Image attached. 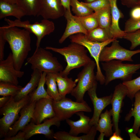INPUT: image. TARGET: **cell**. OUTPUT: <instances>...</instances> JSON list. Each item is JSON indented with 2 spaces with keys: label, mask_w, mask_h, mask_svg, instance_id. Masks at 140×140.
I'll return each instance as SVG.
<instances>
[{
  "label": "cell",
  "mask_w": 140,
  "mask_h": 140,
  "mask_svg": "<svg viewBox=\"0 0 140 140\" xmlns=\"http://www.w3.org/2000/svg\"><path fill=\"white\" fill-rule=\"evenodd\" d=\"M139 5H140V0H137Z\"/></svg>",
  "instance_id": "cell-51"
},
{
  "label": "cell",
  "mask_w": 140,
  "mask_h": 140,
  "mask_svg": "<svg viewBox=\"0 0 140 140\" xmlns=\"http://www.w3.org/2000/svg\"><path fill=\"white\" fill-rule=\"evenodd\" d=\"M126 131L129 134L131 140H140V138L137 136L136 134L133 132V130L131 128L126 129Z\"/></svg>",
  "instance_id": "cell-43"
},
{
  "label": "cell",
  "mask_w": 140,
  "mask_h": 140,
  "mask_svg": "<svg viewBox=\"0 0 140 140\" xmlns=\"http://www.w3.org/2000/svg\"><path fill=\"white\" fill-rule=\"evenodd\" d=\"M26 14L24 11L16 4H11L4 0H0V19L12 16L17 19L21 18Z\"/></svg>",
  "instance_id": "cell-21"
},
{
  "label": "cell",
  "mask_w": 140,
  "mask_h": 140,
  "mask_svg": "<svg viewBox=\"0 0 140 140\" xmlns=\"http://www.w3.org/2000/svg\"><path fill=\"white\" fill-rule=\"evenodd\" d=\"M130 15L131 19L137 20L140 19V5H137L132 8Z\"/></svg>",
  "instance_id": "cell-39"
},
{
  "label": "cell",
  "mask_w": 140,
  "mask_h": 140,
  "mask_svg": "<svg viewBox=\"0 0 140 140\" xmlns=\"http://www.w3.org/2000/svg\"><path fill=\"white\" fill-rule=\"evenodd\" d=\"M122 4L129 8H132L139 5L137 0H121Z\"/></svg>",
  "instance_id": "cell-42"
},
{
  "label": "cell",
  "mask_w": 140,
  "mask_h": 140,
  "mask_svg": "<svg viewBox=\"0 0 140 140\" xmlns=\"http://www.w3.org/2000/svg\"><path fill=\"white\" fill-rule=\"evenodd\" d=\"M96 66L95 61L92 60L83 67L77 75V84L71 94L76 99V101L83 102L85 93L97 83L94 69Z\"/></svg>",
  "instance_id": "cell-8"
},
{
  "label": "cell",
  "mask_w": 140,
  "mask_h": 140,
  "mask_svg": "<svg viewBox=\"0 0 140 140\" xmlns=\"http://www.w3.org/2000/svg\"><path fill=\"white\" fill-rule=\"evenodd\" d=\"M137 133L138 136H140V129L139 130Z\"/></svg>",
  "instance_id": "cell-50"
},
{
  "label": "cell",
  "mask_w": 140,
  "mask_h": 140,
  "mask_svg": "<svg viewBox=\"0 0 140 140\" xmlns=\"http://www.w3.org/2000/svg\"><path fill=\"white\" fill-rule=\"evenodd\" d=\"M16 4L25 12L26 16H37L40 0H17Z\"/></svg>",
  "instance_id": "cell-31"
},
{
  "label": "cell",
  "mask_w": 140,
  "mask_h": 140,
  "mask_svg": "<svg viewBox=\"0 0 140 140\" xmlns=\"http://www.w3.org/2000/svg\"><path fill=\"white\" fill-rule=\"evenodd\" d=\"M134 97V108L127 115L125 119V121H128L132 116L134 117V122L132 128L133 132L136 134L140 127V90L135 94Z\"/></svg>",
  "instance_id": "cell-26"
},
{
  "label": "cell",
  "mask_w": 140,
  "mask_h": 140,
  "mask_svg": "<svg viewBox=\"0 0 140 140\" xmlns=\"http://www.w3.org/2000/svg\"><path fill=\"white\" fill-rule=\"evenodd\" d=\"M87 3H90L96 0H85Z\"/></svg>",
  "instance_id": "cell-49"
},
{
  "label": "cell",
  "mask_w": 140,
  "mask_h": 140,
  "mask_svg": "<svg viewBox=\"0 0 140 140\" xmlns=\"http://www.w3.org/2000/svg\"><path fill=\"white\" fill-rule=\"evenodd\" d=\"M11 96H3L0 98V108L3 107L8 102Z\"/></svg>",
  "instance_id": "cell-44"
},
{
  "label": "cell",
  "mask_w": 140,
  "mask_h": 140,
  "mask_svg": "<svg viewBox=\"0 0 140 140\" xmlns=\"http://www.w3.org/2000/svg\"><path fill=\"white\" fill-rule=\"evenodd\" d=\"M47 73L45 72L42 73L37 87L33 92L28 95L30 97V102L37 101L43 98H51L44 88Z\"/></svg>",
  "instance_id": "cell-30"
},
{
  "label": "cell",
  "mask_w": 140,
  "mask_h": 140,
  "mask_svg": "<svg viewBox=\"0 0 140 140\" xmlns=\"http://www.w3.org/2000/svg\"><path fill=\"white\" fill-rule=\"evenodd\" d=\"M23 87L10 83L0 82V95L2 96L14 97L20 91Z\"/></svg>",
  "instance_id": "cell-33"
},
{
  "label": "cell",
  "mask_w": 140,
  "mask_h": 140,
  "mask_svg": "<svg viewBox=\"0 0 140 140\" xmlns=\"http://www.w3.org/2000/svg\"><path fill=\"white\" fill-rule=\"evenodd\" d=\"M60 122L56 116L46 120L43 123L39 124H36L32 121L22 130L25 133V140L28 139L32 136L38 134L43 135L49 139H54V133L52 130L50 129V127L53 125L58 127H59Z\"/></svg>",
  "instance_id": "cell-11"
},
{
  "label": "cell",
  "mask_w": 140,
  "mask_h": 140,
  "mask_svg": "<svg viewBox=\"0 0 140 140\" xmlns=\"http://www.w3.org/2000/svg\"><path fill=\"white\" fill-rule=\"evenodd\" d=\"M104 136H105L104 134L103 133H100V134L97 138V139L98 140H102L104 139Z\"/></svg>",
  "instance_id": "cell-47"
},
{
  "label": "cell",
  "mask_w": 140,
  "mask_h": 140,
  "mask_svg": "<svg viewBox=\"0 0 140 140\" xmlns=\"http://www.w3.org/2000/svg\"><path fill=\"white\" fill-rule=\"evenodd\" d=\"M110 140H123V139L120 136V134L115 132L109 139Z\"/></svg>",
  "instance_id": "cell-46"
},
{
  "label": "cell",
  "mask_w": 140,
  "mask_h": 140,
  "mask_svg": "<svg viewBox=\"0 0 140 140\" xmlns=\"http://www.w3.org/2000/svg\"><path fill=\"white\" fill-rule=\"evenodd\" d=\"M75 114L79 117L78 120L74 121L69 118L66 120L70 128L69 134L72 136H77L80 134L88 133L92 127L89 124V117L85 115L83 111H79Z\"/></svg>",
  "instance_id": "cell-19"
},
{
  "label": "cell",
  "mask_w": 140,
  "mask_h": 140,
  "mask_svg": "<svg viewBox=\"0 0 140 140\" xmlns=\"http://www.w3.org/2000/svg\"><path fill=\"white\" fill-rule=\"evenodd\" d=\"M82 2L92 9L94 12L110 6L109 0H96L90 3Z\"/></svg>",
  "instance_id": "cell-37"
},
{
  "label": "cell",
  "mask_w": 140,
  "mask_h": 140,
  "mask_svg": "<svg viewBox=\"0 0 140 140\" xmlns=\"http://www.w3.org/2000/svg\"><path fill=\"white\" fill-rule=\"evenodd\" d=\"M28 64H31L33 70L36 69L42 72L56 73L63 70L62 66L57 57L47 50L40 47L27 58L25 65Z\"/></svg>",
  "instance_id": "cell-5"
},
{
  "label": "cell",
  "mask_w": 140,
  "mask_h": 140,
  "mask_svg": "<svg viewBox=\"0 0 140 140\" xmlns=\"http://www.w3.org/2000/svg\"><path fill=\"white\" fill-rule=\"evenodd\" d=\"M29 102L28 95L16 101L11 96L7 103L0 108V114L3 116L0 119V138L6 136L10 127L18 119L22 109Z\"/></svg>",
  "instance_id": "cell-4"
},
{
  "label": "cell",
  "mask_w": 140,
  "mask_h": 140,
  "mask_svg": "<svg viewBox=\"0 0 140 140\" xmlns=\"http://www.w3.org/2000/svg\"><path fill=\"white\" fill-rule=\"evenodd\" d=\"M97 131L96 126L93 125L88 133L81 136H73L65 131H60L54 133L53 138L56 140H94Z\"/></svg>",
  "instance_id": "cell-25"
},
{
  "label": "cell",
  "mask_w": 140,
  "mask_h": 140,
  "mask_svg": "<svg viewBox=\"0 0 140 140\" xmlns=\"http://www.w3.org/2000/svg\"><path fill=\"white\" fill-rule=\"evenodd\" d=\"M6 42V40L0 34V61L4 59V48Z\"/></svg>",
  "instance_id": "cell-41"
},
{
  "label": "cell",
  "mask_w": 140,
  "mask_h": 140,
  "mask_svg": "<svg viewBox=\"0 0 140 140\" xmlns=\"http://www.w3.org/2000/svg\"><path fill=\"white\" fill-rule=\"evenodd\" d=\"M36 102H29L22 109L19 113L20 117L10 127L5 137L16 135L19 131L22 130L29 124L32 118Z\"/></svg>",
  "instance_id": "cell-17"
},
{
  "label": "cell",
  "mask_w": 140,
  "mask_h": 140,
  "mask_svg": "<svg viewBox=\"0 0 140 140\" xmlns=\"http://www.w3.org/2000/svg\"><path fill=\"white\" fill-rule=\"evenodd\" d=\"M117 60H112L101 63L102 69L105 72V85L116 79L123 81L131 80L133 74L140 69V63L125 64Z\"/></svg>",
  "instance_id": "cell-3"
},
{
  "label": "cell",
  "mask_w": 140,
  "mask_h": 140,
  "mask_svg": "<svg viewBox=\"0 0 140 140\" xmlns=\"http://www.w3.org/2000/svg\"><path fill=\"white\" fill-rule=\"evenodd\" d=\"M123 38L130 41L131 43L130 49H134L140 45V30L126 33Z\"/></svg>",
  "instance_id": "cell-36"
},
{
  "label": "cell",
  "mask_w": 140,
  "mask_h": 140,
  "mask_svg": "<svg viewBox=\"0 0 140 140\" xmlns=\"http://www.w3.org/2000/svg\"><path fill=\"white\" fill-rule=\"evenodd\" d=\"M57 73H47L45 78V83L47 87L46 91L48 95L55 101H58L61 99L56 81Z\"/></svg>",
  "instance_id": "cell-29"
},
{
  "label": "cell",
  "mask_w": 140,
  "mask_h": 140,
  "mask_svg": "<svg viewBox=\"0 0 140 140\" xmlns=\"http://www.w3.org/2000/svg\"><path fill=\"white\" fill-rule=\"evenodd\" d=\"M71 42L67 46L62 48L46 46L45 48L60 54L65 57L67 65L59 72L63 76H68L72 70L83 67L92 60L88 55V50L85 47L79 44Z\"/></svg>",
  "instance_id": "cell-2"
},
{
  "label": "cell",
  "mask_w": 140,
  "mask_h": 140,
  "mask_svg": "<svg viewBox=\"0 0 140 140\" xmlns=\"http://www.w3.org/2000/svg\"><path fill=\"white\" fill-rule=\"evenodd\" d=\"M8 3L11 4H16L17 0H4Z\"/></svg>",
  "instance_id": "cell-48"
},
{
  "label": "cell",
  "mask_w": 140,
  "mask_h": 140,
  "mask_svg": "<svg viewBox=\"0 0 140 140\" xmlns=\"http://www.w3.org/2000/svg\"><path fill=\"white\" fill-rule=\"evenodd\" d=\"M97 19L99 26L110 32L111 17L110 6L91 14Z\"/></svg>",
  "instance_id": "cell-27"
},
{
  "label": "cell",
  "mask_w": 140,
  "mask_h": 140,
  "mask_svg": "<svg viewBox=\"0 0 140 140\" xmlns=\"http://www.w3.org/2000/svg\"><path fill=\"white\" fill-rule=\"evenodd\" d=\"M65 10H70V5L71 0H60Z\"/></svg>",
  "instance_id": "cell-45"
},
{
  "label": "cell",
  "mask_w": 140,
  "mask_h": 140,
  "mask_svg": "<svg viewBox=\"0 0 140 140\" xmlns=\"http://www.w3.org/2000/svg\"><path fill=\"white\" fill-rule=\"evenodd\" d=\"M24 74L23 71L17 70L15 68L11 52L9 53L5 60L0 61V82L18 85V78L22 77Z\"/></svg>",
  "instance_id": "cell-12"
},
{
  "label": "cell",
  "mask_w": 140,
  "mask_h": 140,
  "mask_svg": "<svg viewBox=\"0 0 140 140\" xmlns=\"http://www.w3.org/2000/svg\"><path fill=\"white\" fill-rule=\"evenodd\" d=\"M140 53V49L132 51L121 46L119 41L115 40L110 46H105L102 50L99 57L100 62H106L112 60L133 61L132 58L134 55Z\"/></svg>",
  "instance_id": "cell-10"
},
{
  "label": "cell",
  "mask_w": 140,
  "mask_h": 140,
  "mask_svg": "<svg viewBox=\"0 0 140 140\" xmlns=\"http://www.w3.org/2000/svg\"><path fill=\"white\" fill-rule=\"evenodd\" d=\"M117 0H109L111 11V22L110 32L113 38H122L126 33L120 28L119 20L123 18L124 15L118 8L117 4Z\"/></svg>",
  "instance_id": "cell-20"
},
{
  "label": "cell",
  "mask_w": 140,
  "mask_h": 140,
  "mask_svg": "<svg viewBox=\"0 0 140 140\" xmlns=\"http://www.w3.org/2000/svg\"><path fill=\"white\" fill-rule=\"evenodd\" d=\"M122 83L127 89V96L132 100L135 94L140 90V76L133 80L123 82Z\"/></svg>",
  "instance_id": "cell-34"
},
{
  "label": "cell",
  "mask_w": 140,
  "mask_h": 140,
  "mask_svg": "<svg viewBox=\"0 0 140 140\" xmlns=\"http://www.w3.org/2000/svg\"><path fill=\"white\" fill-rule=\"evenodd\" d=\"M43 72L35 69L33 70L29 82L14 97V100L17 101L28 95L33 92L37 87Z\"/></svg>",
  "instance_id": "cell-23"
},
{
  "label": "cell",
  "mask_w": 140,
  "mask_h": 140,
  "mask_svg": "<svg viewBox=\"0 0 140 140\" xmlns=\"http://www.w3.org/2000/svg\"><path fill=\"white\" fill-rule=\"evenodd\" d=\"M64 16L67 20V25L65 31L59 40L62 43L70 36L78 33L86 34L87 31L83 27L76 16L73 15L71 10H65Z\"/></svg>",
  "instance_id": "cell-18"
},
{
  "label": "cell",
  "mask_w": 140,
  "mask_h": 140,
  "mask_svg": "<svg viewBox=\"0 0 140 140\" xmlns=\"http://www.w3.org/2000/svg\"><path fill=\"white\" fill-rule=\"evenodd\" d=\"M53 100L50 98H43L36 101L31 120L36 124H40L46 119L55 116Z\"/></svg>",
  "instance_id": "cell-16"
},
{
  "label": "cell",
  "mask_w": 140,
  "mask_h": 140,
  "mask_svg": "<svg viewBox=\"0 0 140 140\" xmlns=\"http://www.w3.org/2000/svg\"><path fill=\"white\" fill-rule=\"evenodd\" d=\"M97 83L87 91L90 100L93 104L94 113L92 118L90 119L89 125L92 127L97 125L100 116L103 110L107 106L111 104L113 94L101 97H98L96 93Z\"/></svg>",
  "instance_id": "cell-13"
},
{
  "label": "cell",
  "mask_w": 140,
  "mask_h": 140,
  "mask_svg": "<svg viewBox=\"0 0 140 140\" xmlns=\"http://www.w3.org/2000/svg\"><path fill=\"white\" fill-rule=\"evenodd\" d=\"M77 17L87 31L92 30L99 26L97 19L92 15L84 17Z\"/></svg>",
  "instance_id": "cell-35"
},
{
  "label": "cell",
  "mask_w": 140,
  "mask_h": 140,
  "mask_svg": "<svg viewBox=\"0 0 140 140\" xmlns=\"http://www.w3.org/2000/svg\"><path fill=\"white\" fill-rule=\"evenodd\" d=\"M85 36L88 40L94 42H102L113 38L110 32L99 26L88 31Z\"/></svg>",
  "instance_id": "cell-28"
},
{
  "label": "cell",
  "mask_w": 140,
  "mask_h": 140,
  "mask_svg": "<svg viewBox=\"0 0 140 140\" xmlns=\"http://www.w3.org/2000/svg\"><path fill=\"white\" fill-rule=\"evenodd\" d=\"M111 116L110 109L109 111L106 110L104 113L100 114V118L96 126L97 131L100 133H104L106 137L110 136L113 134L112 128L114 125L111 123Z\"/></svg>",
  "instance_id": "cell-24"
},
{
  "label": "cell",
  "mask_w": 140,
  "mask_h": 140,
  "mask_svg": "<svg viewBox=\"0 0 140 140\" xmlns=\"http://www.w3.org/2000/svg\"><path fill=\"white\" fill-rule=\"evenodd\" d=\"M140 30V19L134 20L130 18L125 22L124 31L126 33Z\"/></svg>",
  "instance_id": "cell-38"
},
{
  "label": "cell",
  "mask_w": 140,
  "mask_h": 140,
  "mask_svg": "<svg viewBox=\"0 0 140 140\" xmlns=\"http://www.w3.org/2000/svg\"><path fill=\"white\" fill-rule=\"evenodd\" d=\"M127 89L122 83H120L115 87L111 101L112 108L110 109L113 117V126L115 132L120 134L118 123L120 114L123 99L127 94Z\"/></svg>",
  "instance_id": "cell-14"
},
{
  "label": "cell",
  "mask_w": 140,
  "mask_h": 140,
  "mask_svg": "<svg viewBox=\"0 0 140 140\" xmlns=\"http://www.w3.org/2000/svg\"><path fill=\"white\" fill-rule=\"evenodd\" d=\"M56 81L61 98H65L67 94H71L78 82L77 78L74 81L72 78H69L68 76H62L59 73H57Z\"/></svg>",
  "instance_id": "cell-22"
},
{
  "label": "cell",
  "mask_w": 140,
  "mask_h": 140,
  "mask_svg": "<svg viewBox=\"0 0 140 140\" xmlns=\"http://www.w3.org/2000/svg\"><path fill=\"white\" fill-rule=\"evenodd\" d=\"M70 5L73 12L77 17H86L94 13L92 9L78 0H71Z\"/></svg>",
  "instance_id": "cell-32"
},
{
  "label": "cell",
  "mask_w": 140,
  "mask_h": 140,
  "mask_svg": "<svg viewBox=\"0 0 140 140\" xmlns=\"http://www.w3.org/2000/svg\"><path fill=\"white\" fill-rule=\"evenodd\" d=\"M30 33L16 27H0V34L8 43L11 50L15 68L20 71L31 50Z\"/></svg>",
  "instance_id": "cell-1"
},
{
  "label": "cell",
  "mask_w": 140,
  "mask_h": 140,
  "mask_svg": "<svg viewBox=\"0 0 140 140\" xmlns=\"http://www.w3.org/2000/svg\"><path fill=\"white\" fill-rule=\"evenodd\" d=\"M5 21L8 24V27H16L23 28L35 35L37 38L36 48L37 50L40 47L42 39L45 36L53 32L55 29L54 23L48 19H43L39 22H36L31 24L28 20L22 21L16 19L11 20L6 18Z\"/></svg>",
  "instance_id": "cell-7"
},
{
  "label": "cell",
  "mask_w": 140,
  "mask_h": 140,
  "mask_svg": "<svg viewBox=\"0 0 140 140\" xmlns=\"http://www.w3.org/2000/svg\"><path fill=\"white\" fill-rule=\"evenodd\" d=\"M53 107L56 116L61 121L66 120L79 111L92 112L90 107L85 101L79 102L65 97L59 100H53Z\"/></svg>",
  "instance_id": "cell-9"
},
{
  "label": "cell",
  "mask_w": 140,
  "mask_h": 140,
  "mask_svg": "<svg viewBox=\"0 0 140 140\" xmlns=\"http://www.w3.org/2000/svg\"><path fill=\"white\" fill-rule=\"evenodd\" d=\"M25 133L22 130L19 131L15 135L9 137H5L4 140H26Z\"/></svg>",
  "instance_id": "cell-40"
},
{
  "label": "cell",
  "mask_w": 140,
  "mask_h": 140,
  "mask_svg": "<svg viewBox=\"0 0 140 140\" xmlns=\"http://www.w3.org/2000/svg\"><path fill=\"white\" fill-rule=\"evenodd\" d=\"M71 41L76 43L84 46L89 51L91 56L94 58L96 64L97 71L95 77L97 81L103 85L105 83V76L101 71L99 65V57L103 48L117 39L112 38L102 42L92 41L88 40L85 34L78 33L69 37Z\"/></svg>",
  "instance_id": "cell-6"
},
{
  "label": "cell",
  "mask_w": 140,
  "mask_h": 140,
  "mask_svg": "<svg viewBox=\"0 0 140 140\" xmlns=\"http://www.w3.org/2000/svg\"><path fill=\"white\" fill-rule=\"evenodd\" d=\"M65 9L60 0H40L37 16L45 19H55L64 16Z\"/></svg>",
  "instance_id": "cell-15"
}]
</instances>
